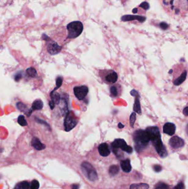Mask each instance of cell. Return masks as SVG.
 Segmentation results:
<instances>
[{
	"instance_id": "32",
	"label": "cell",
	"mask_w": 188,
	"mask_h": 189,
	"mask_svg": "<svg viewBox=\"0 0 188 189\" xmlns=\"http://www.w3.org/2000/svg\"><path fill=\"white\" fill-rule=\"evenodd\" d=\"M130 94L132 95V96H136L137 95H139V92L137 91L136 90H132L131 92H130Z\"/></svg>"
},
{
	"instance_id": "29",
	"label": "cell",
	"mask_w": 188,
	"mask_h": 189,
	"mask_svg": "<svg viewBox=\"0 0 188 189\" xmlns=\"http://www.w3.org/2000/svg\"><path fill=\"white\" fill-rule=\"evenodd\" d=\"M140 7H142L143 9H148L150 8V5L147 2H144L140 5Z\"/></svg>"
},
{
	"instance_id": "16",
	"label": "cell",
	"mask_w": 188,
	"mask_h": 189,
	"mask_svg": "<svg viewBox=\"0 0 188 189\" xmlns=\"http://www.w3.org/2000/svg\"><path fill=\"white\" fill-rule=\"evenodd\" d=\"M31 146L38 150H41L45 148V146L37 138H33L31 140Z\"/></svg>"
},
{
	"instance_id": "10",
	"label": "cell",
	"mask_w": 188,
	"mask_h": 189,
	"mask_svg": "<svg viewBox=\"0 0 188 189\" xmlns=\"http://www.w3.org/2000/svg\"><path fill=\"white\" fill-rule=\"evenodd\" d=\"M154 146L157 153L160 155V157L164 158L168 155V152L165 148V146L163 144L162 141L154 144Z\"/></svg>"
},
{
	"instance_id": "37",
	"label": "cell",
	"mask_w": 188,
	"mask_h": 189,
	"mask_svg": "<svg viewBox=\"0 0 188 189\" xmlns=\"http://www.w3.org/2000/svg\"><path fill=\"white\" fill-rule=\"evenodd\" d=\"M137 9H134L133 10H132V12L134 13H137Z\"/></svg>"
},
{
	"instance_id": "7",
	"label": "cell",
	"mask_w": 188,
	"mask_h": 189,
	"mask_svg": "<svg viewBox=\"0 0 188 189\" xmlns=\"http://www.w3.org/2000/svg\"><path fill=\"white\" fill-rule=\"evenodd\" d=\"M100 76L103 81L107 84H112L118 80V74L113 70H102L100 71Z\"/></svg>"
},
{
	"instance_id": "25",
	"label": "cell",
	"mask_w": 188,
	"mask_h": 189,
	"mask_svg": "<svg viewBox=\"0 0 188 189\" xmlns=\"http://www.w3.org/2000/svg\"><path fill=\"white\" fill-rule=\"evenodd\" d=\"M136 114L135 112H132L130 117V124L132 128H134V124L136 119Z\"/></svg>"
},
{
	"instance_id": "3",
	"label": "cell",
	"mask_w": 188,
	"mask_h": 189,
	"mask_svg": "<svg viewBox=\"0 0 188 189\" xmlns=\"http://www.w3.org/2000/svg\"><path fill=\"white\" fill-rule=\"evenodd\" d=\"M81 170L83 174L90 181L94 182L98 179V174L96 169L89 162L84 161L81 164Z\"/></svg>"
},
{
	"instance_id": "20",
	"label": "cell",
	"mask_w": 188,
	"mask_h": 189,
	"mask_svg": "<svg viewBox=\"0 0 188 189\" xmlns=\"http://www.w3.org/2000/svg\"><path fill=\"white\" fill-rule=\"evenodd\" d=\"M119 85H112L110 88V96L112 98H117L119 96Z\"/></svg>"
},
{
	"instance_id": "27",
	"label": "cell",
	"mask_w": 188,
	"mask_h": 189,
	"mask_svg": "<svg viewBox=\"0 0 188 189\" xmlns=\"http://www.w3.org/2000/svg\"><path fill=\"white\" fill-rule=\"evenodd\" d=\"M40 184L38 181L37 180H33L31 181V189H38L39 188Z\"/></svg>"
},
{
	"instance_id": "21",
	"label": "cell",
	"mask_w": 188,
	"mask_h": 189,
	"mask_svg": "<svg viewBox=\"0 0 188 189\" xmlns=\"http://www.w3.org/2000/svg\"><path fill=\"white\" fill-rule=\"evenodd\" d=\"M150 186L147 183H139L132 184L130 189H148Z\"/></svg>"
},
{
	"instance_id": "1",
	"label": "cell",
	"mask_w": 188,
	"mask_h": 189,
	"mask_svg": "<svg viewBox=\"0 0 188 189\" xmlns=\"http://www.w3.org/2000/svg\"><path fill=\"white\" fill-rule=\"evenodd\" d=\"M135 148L137 152L143 151L148 146L150 142L148 134L145 130L138 129L133 135Z\"/></svg>"
},
{
	"instance_id": "18",
	"label": "cell",
	"mask_w": 188,
	"mask_h": 189,
	"mask_svg": "<svg viewBox=\"0 0 188 189\" xmlns=\"http://www.w3.org/2000/svg\"><path fill=\"white\" fill-rule=\"evenodd\" d=\"M31 183L27 181H23L17 183L13 189H30Z\"/></svg>"
},
{
	"instance_id": "6",
	"label": "cell",
	"mask_w": 188,
	"mask_h": 189,
	"mask_svg": "<svg viewBox=\"0 0 188 189\" xmlns=\"http://www.w3.org/2000/svg\"><path fill=\"white\" fill-rule=\"evenodd\" d=\"M147 133L150 140L152 142L153 145L161 142V135L160 129L156 126L148 127L145 130Z\"/></svg>"
},
{
	"instance_id": "28",
	"label": "cell",
	"mask_w": 188,
	"mask_h": 189,
	"mask_svg": "<svg viewBox=\"0 0 188 189\" xmlns=\"http://www.w3.org/2000/svg\"><path fill=\"white\" fill-rule=\"evenodd\" d=\"M173 189H185V185L183 183L181 182L178 183L176 186H175Z\"/></svg>"
},
{
	"instance_id": "33",
	"label": "cell",
	"mask_w": 188,
	"mask_h": 189,
	"mask_svg": "<svg viewBox=\"0 0 188 189\" xmlns=\"http://www.w3.org/2000/svg\"><path fill=\"white\" fill-rule=\"evenodd\" d=\"M183 113L185 115V116H188V107H186L185 109H184V110H183Z\"/></svg>"
},
{
	"instance_id": "12",
	"label": "cell",
	"mask_w": 188,
	"mask_h": 189,
	"mask_svg": "<svg viewBox=\"0 0 188 189\" xmlns=\"http://www.w3.org/2000/svg\"><path fill=\"white\" fill-rule=\"evenodd\" d=\"M163 132L169 135H173L175 134V130H176V126L174 123L168 122L164 124L163 126Z\"/></svg>"
},
{
	"instance_id": "15",
	"label": "cell",
	"mask_w": 188,
	"mask_h": 189,
	"mask_svg": "<svg viewBox=\"0 0 188 189\" xmlns=\"http://www.w3.org/2000/svg\"><path fill=\"white\" fill-rule=\"evenodd\" d=\"M120 166L121 168V169L123 172H125L128 173L131 171V163H130V159H125V160H123L121 161L120 162Z\"/></svg>"
},
{
	"instance_id": "4",
	"label": "cell",
	"mask_w": 188,
	"mask_h": 189,
	"mask_svg": "<svg viewBox=\"0 0 188 189\" xmlns=\"http://www.w3.org/2000/svg\"><path fill=\"white\" fill-rule=\"evenodd\" d=\"M111 147L113 152L115 155H118L119 149H120L124 152H126L128 154H131L133 152L132 148L128 146L123 139H115L111 143Z\"/></svg>"
},
{
	"instance_id": "30",
	"label": "cell",
	"mask_w": 188,
	"mask_h": 189,
	"mask_svg": "<svg viewBox=\"0 0 188 189\" xmlns=\"http://www.w3.org/2000/svg\"><path fill=\"white\" fill-rule=\"evenodd\" d=\"M162 166L160 165H155L154 166V170L156 172H159L162 170Z\"/></svg>"
},
{
	"instance_id": "8",
	"label": "cell",
	"mask_w": 188,
	"mask_h": 189,
	"mask_svg": "<svg viewBox=\"0 0 188 189\" xmlns=\"http://www.w3.org/2000/svg\"><path fill=\"white\" fill-rule=\"evenodd\" d=\"M74 92L78 100H83L89 93V88L85 85L75 86L74 88Z\"/></svg>"
},
{
	"instance_id": "22",
	"label": "cell",
	"mask_w": 188,
	"mask_h": 189,
	"mask_svg": "<svg viewBox=\"0 0 188 189\" xmlns=\"http://www.w3.org/2000/svg\"><path fill=\"white\" fill-rule=\"evenodd\" d=\"M119 172V167L117 165H113L110 166L109 169V173L111 176H115L118 174Z\"/></svg>"
},
{
	"instance_id": "34",
	"label": "cell",
	"mask_w": 188,
	"mask_h": 189,
	"mask_svg": "<svg viewBox=\"0 0 188 189\" xmlns=\"http://www.w3.org/2000/svg\"><path fill=\"white\" fill-rule=\"evenodd\" d=\"M72 189H79V185H73L72 186Z\"/></svg>"
},
{
	"instance_id": "26",
	"label": "cell",
	"mask_w": 188,
	"mask_h": 189,
	"mask_svg": "<svg viewBox=\"0 0 188 189\" xmlns=\"http://www.w3.org/2000/svg\"><path fill=\"white\" fill-rule=\"evenodd\" d=\"M18 123L20 124V126H26L27 125V122L26 121L24 117L22 115H20L18 118Z\"/></svg>"
},
{
	"instance_id": "35",
	"label": "cell",
	"mask_w": 188,
	"mask_h": 189,
	"mask_svg": "<svg viewBox=\"0 0 188 189\" xmlns=\"http://www.w3.org/2000/svg\"><path fill=\"white\" fill-rule=\"evenodd\" d=\"M3 146H2V144L0 142V155L3 152Z\"/></svg>"
},
{
	"instance_id": "36",
	"label": "cell",
	"mask_w": 188,
	"mask_h": 189,
	"mask_svg": "<svg viewBox=\"0 0 188 189\" xmlns=\"http://www.w3.org/2000/svg\"><path fill=\"white\" fill-rule=\"evenodd\" d=\"M118 127L120 128V129H121V128H123L124 127V126L122 123H119L118 124Z\"/></svg>"
},
{
	"instance_id": "9",
	"label": "cell",
	"mask_w": 188,
	"mask_h": 189,
	"mask_svg": "<svg viewBox=\"0 0 188 189\" xmlns=\"http://www.w3.org/2000/svg\"><path fill=\"white\" fill-rule=\"evenodd\" d=\"M169 144L173 149H179L184 146V140L178 136H174L169 140Z\"/></svg>"
},
{
	"instance_id": "5",
	"label": "cell",
	"mask_w": 188,
	"mask_h": 189,
	"mask_svg": "<svg viewBox=\"0 0 188 189\" xmlns=\"http://www.w3.org/2000/svg\"><path fill=\"white\" fill-rule=\"evenodd\" d=\"M78 122V118L77 116L74 115V113L72 111H68L66 113L63 122V126L65 131L68 132L74 128Z\"/></svg>"
},
{
	"instance_id": "38",
	"label": "cell",
	"mask_w": 188,
	"mask_h": 189,
	"mask_svg": "<svg viewBox=\"0 0 188 189\" xmlns=\"http://www.w3.org/2000/svg\"><path fill=\"white\" fill-rule=\"evenodd\" d=\"M172 72H173V70H170V71L169 72V74H171V73H172Z\"/></svg>"
},
{
	"instance_id": "2",
	"label": "cell",
	"mask_w": 188,
	"mask_h": 189,
	"mask_svg": "<svg viewBox=\"0 0 188 189\" xmlns=\"http://www.w3.org/2000/svg\"><path fill=\"white\" fill-rule=\"evenodd\" d=\"M67 29L68 31L67 38L69 39H74L78 37L82 33L83 26L80 21H74L67 26Z\"/></svg>"
},
{
	"instance_id": "11",
	"label": "cell",
	"mask_w": 188,
	"mask_h": 189,
	"mask_svg": "<svg viewBox=\"0 0 188 189\" xmlns=\"http://www.w3.org/2000/svg\"><path fill=\"white\" fill-rule=\"evenodd\" d=\"M61 47L59 46L57 43L54 41L51 40L49 42L48 44V52L51 55L56 54L60 52Z\"/></svg>"
},
{
	"instance_id": "24",
	"label": "cell",
	"mask_w": 188,
	"mask_h": 189,
	"mask_svg": "<svg viewBox=\"0 0 188 189\" xmlns=\"http://www.w3.org/2000/svg\"><path fill=\"white\" fill-rule=\"evenodd\" d=\"M155 189H170V187L167 183L160 182L156 185Z\"/></svg>"
},
{
	"instance_id": "13",
	"label": "cell",
	"mask_w": 188,
	"mask_h": 189,
	"mask_svg": "<svg viewBox=\"0 0 188 189\" xmlns=\"http://www.w3.org/2000/svg\"><path fill=\"white\" fill-rule=\"evenodd\" d=\"M100 155L104 157H108L110 154V150L109 149L108 144L106 143L100 144L98 148Z\"/></svg>"
},
{
	"instance_id": "19",
	"label": "cell",
	"mask_w": 188,
	"mask_h": 189,
	"mask_svg": "<svg viewBox=\"0 0 188 189\" xmlns=\"http://www.w3.org/2000/svg\"><path fill=\"white\" fill-rule=\"evenodd\" d=\"M186 76H187V72H186V70H185L181 74L179 77L177 78V79H175L174 81V85L175 86H178V85H180V84H182L186 80Z\"/></svg>"
},
{
	"instance_id": "31",
	"label": "cell",
	"mask_w": 188,
	"mask_h": 189,
	"mask_svg": "<svg viewBox=\"0 0 188 189\" xmlns=\"http://www.w3.org/2000/svg\"><path fill=\"white\" fill-rule=\"evenodd\" d=\"M160 27H161V28L165 30L166 29H167L168 26L167 23H164V22H162V23L160 24Z\"/></svg>"
},
{
	"instance_id": "14",
	"label": "cell",
	"mask_w": 188,
	"mask_h": 189,
	"mask_svg": "<svg viewBox=\"0 0 188 189\" xmlns=\"http://www.w3.org/2000/svg\"><path fill=\"white\" fill-rule=\"evenodd\" d=\"M135 20L143 23L145 21L146 17L139 16H133V15H126L121 17V20L123 21H131Z\"/></svg>"
},
{
	"instance_id": "17",
	"label": "cell",
	"mask_w": 188,
	"mask_h": 189,
	"mask_svg": "<svg viewBox=\"0 0 188 189\" xmlns=\"http://www.w3.org/2000/svg\"><path fill=\"white\" fill-rule=\"evenodd\" d=\"M139 95H137L135 96V100L134 102V112L137 113L139 115L141 114V105H140V100H139Z\"/></svg>"
},
{
	"instance_id": "23",
	"label": "cell",
	"mask_w": 188,
	"mask_h": 189,
	"mask_svg": "<svg viewBox=\"0 0 188 189\" xmlns=\"http://www.w3.org/2000/svg\"><path fill=\"white\" fill-rule=\"evenodd\" d=\"M43 104L42 101L40 100H35L34 102V103L33 104V109H42L43 107Z\"/></svg>"
}]
</instances>
